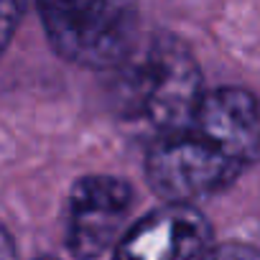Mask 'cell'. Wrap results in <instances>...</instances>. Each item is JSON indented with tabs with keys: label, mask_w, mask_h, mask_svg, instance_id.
I'll use <instances>...</instances> for the list:
<instances>
[{
	"label": "cell",
	"mask_w": 260,
	"mask_h": 260,
	"mask_svg": "<svg viewBox=\"0 0 260 260\" xmlns=\"http://www.w3.org/2000/svg\"><path fill=\"white\" fill-rule=\"evenodd\" d=\"M260 156V102L240 87L204 92L194 112L151 138L146 176L174 204H194L235 184Z\"/></svg>",
	"instance_id": "1"
},
{
	"label": "cell",
	"mask_w": 260,
	"mask_h": 260,
	"mask_svg": "<svg viewBox=\"0 0 260 260\" xmlns=\"http://www.w3.org/2000/svg\"><path fill=\"white\" fill-rule=\"evenodd\" d=\"M202 97V69L191 49L171 34L138 41L117 67V115L151 138L184 122Z\"/></svg>",
	"instance_id": "2"
},
{
	"label": "cell",
	"mask_w": 260,
	"mask_h": 260,
	"mask_svg": "<svg viewBox=\"0 0 260 260\" xmlns=\"http://www.w3.org/2000/svg\"><path fill=\"white\" fill-rule=\"evenodd\" d=\"M51 49L87 69H117L138 44L130 0H36Z\"/></svg>",
	"instance_id": "3"
},
{
	"label": "cell",
	"mask_w": 260,
	"mask_h": 260,
	"mask_svg": "<svg viewBox=\"0 0 260 260\" xmlns=\"http://www.w3.org/2000/svg\"><path fill=\"white\" fill-rule=\"evenodd\" d=\"M136 194L125 179L89 174L72 184L64 209V245L77 260H94L130 227Z\"/></svg>",
	"instance_id": "4"
},
{
	"label": "cell",
	"mask_w": 260,
	"mask_h": 260,
	"mask_svg": "<svg viewBox=\"0 0 260 260\" xmlns=\"http://www.w3.org/2000/svg\"><path fill=\"white\" fill-rule=\"evenodd\" d=\"M212 227L194 204H174L143 214L117 240L112 260H207Z\"/></svg>",
	"instance_id": "5"
},
{
	"label": "cell",
	"mask_w": 260,
	"mask_h": 260,
	"mask_svg": "<svg viewBox=\"0 0 260 260\" xmlns=\"http://www.w3.org/2000/svg\"><path fill=\"white\" fill-rule=\"evenodd\" d=\"M23 13V0H0V54H3L18 28Z\"/></svg>",
	"instance_id": "6"
},
{
	"label": "cell",
	"mask_w": 260,
	"mask_h": 260,
	"mask_svg": "<svg viewBox=\"0 0 260 260\" xmlns=\"http://www.w3.org/2000/svg\"><path fill=\"white\" fill-rule=\"evenodd\" d=\"M207 260H260V250L245 242H222L212 247Z\"/></svg>",
	"instance_id": "7"
},
{
	"label": "cell",
	"mask_w": 260,
	"mask_h": 260,
	"mask_svg": "<svg viewBox=\"0 0 260 260\" xmlns=\"http://www.w3.org/2000/svg\"><path fill=\"white\" fill-rule=\"evenodd\" d=\"M0 260H18V247L11 230L0 222Z\"/></svg>",
	"instance_id": "8"
},
{
	"label": "cell",
	"mask_w": 260,
	"mask_h": 260,
	"mask_svg": "<svg viewBox=\"0 0 260 260\" xmlns=\"http://www.w3.org/2000/svg\"><path fill=\"white\" fill-rule=\"evenodd\" d=\"M36 260H54V257H36Z\"/></svg>",
	"instance_id": "9"
}]
</instances>
